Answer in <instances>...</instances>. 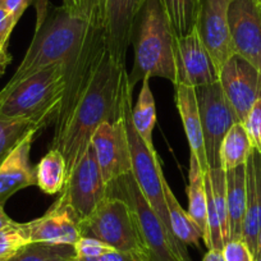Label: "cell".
Returning a JSON list of instances; mask_svg holds the SVG:
<instances>
[{
	"label": "cell",
	"mask_w": 261,
	"mask_h": 261,
	"mask_svg": "<svg viewBox=\"0 0 261 261\" xmlns=\"http://www.w3.org/2000/svg\"><path fill=\"white\" fill-rule=\"evenodd\" d=\"M127 79L125 65L110 54L105 29L90 22L81 44L65 62L64 92L50 144V149L64 156L67 177L90 147L99 125L120 118Z\"/></svg>",
	"instance_id": "1"
},
{
	"label": "cell",
	"mask_w": 261,
	"mask_h": 261,
	"mask_svg": "<svg viewBox=\"0 0 261 261\" xmlns=\"http://www.w3.org/2000/svg\"><path fill=\"white\" fill-rule=\"evenodd\" d=\"M36 27L26 55L3 89H11L32 74L58 63H65L89 30L86 16L64 6L55 7L49 0H37Z\"/></svg>",
	"instance_id": "2"
},
{
	"label": "cell",
	"mask_w": 261,
	"mask_h": 261,
	"mask_svg": "<svg viewBox=\"0 0 261 261\" xmlns=\"http://www.w3.org/2000/svg\"><path fill=\"white\" fill-rule=\"evenodd\" d=\"M175 37L162 0H144L130 35L135 62L128 77L132 89L145 79L154 77L175 85Z\"/></svg>",
	"instance_id": "3"
},
{
	"label": "cell",
	"mask_w": 261,
	"mask_h": 261,
	"mask_svg": "<svg viewBox=\"0 0 261 261\" xmlns=\"http://www.w3.org/2000/svg\"><path fill=\"white\" fill-rule=\"evenodd\" d=\"M65 86V63L50 65L0 91V119L55 123Z\"/></svg>",
	"instance_id": "4"
},
{
	"label": "cell",
	"mask_w": 261,
	"mask_h": 261,
	"mask_svg": "<svg viewBox=\"0 0 261 261\" xmlns=\"http://www.w3.org/2000/svg\"><path fill=\"white\" fill-rule=\"evenodd\" d=\"M108 193L122 197L136 217L150 261H192L186 245L174 237L147 202L134 174H125L108 186Z\"/></svg>",
	"instance_id": "5"
},
{
	"label": "cell",
	"mask_w": 261,
	"mask_h": 261,
	"mask_svg": "<svg viewBox=\"0 0 261 261\" xmlns=\"http://www.w3.org/2000/svg\"><path fill=\"white\" fill-rule=\"evenodd\" d=\"M132 92H134V89L130 87L129 77H128L123 87L120 115L124 122L128 144H129L132 174L146 197L147 202L156 212L165 227L172 232L164 190H163L164 173L162 169V163L158 156V152L155 151V147L147 146L146 142L141 139L135 128L134 122H132V108H134L132 107Z\"/></svg>",
	"instance_id": "6"
},
{
	"label": "cell",
	"mask_w": 261,
	"mask_h": 261,
	"mask_svg": "<svg viewBox=\"0 0 261 261\" xmlns=\"http://www.w3.org/2000/svg\"><path fill=\"white\" fill-rule=\"evenodd\" d=\"M80 225L85 237L96 238L120 252L149 256L136 217L122 197L108 193L107 199Z\"/></svg>",
	"instance_id": "7"
},
{
	"label": "cell",
	"mask_w": 261,
	"mask_h": 261,
	"mask_svg": "<svg viewBox=\"0 0 261 261\" xmlns=\"http://www.w3.org/2000/svg\"><path fill=\"white\" fill-rule=\"evenodd\" d=\"M107 196L108 186L102 179L94 147L90 145L73 172L67 177L57 200L68 207L81 224L99 207Z\"/></svg>",
	"instance_id": "8"
},
{
	"label": "cell",
	"mask_w": 261,
	"mask_h": 261,
	"mask_svg": "<svg viewBox=\"0 0 261 261\" xmlns=\"http://www.w3.org/2000/svg\"><path fill=\"white\" fill-rule=\"evenodd\" d=\"M196 99L201 118L207 164L210 169L220 168V146L234 123L240 122L223 92L219 81L196 87Z\"/></svg>",
	"instance_id": "9"
},
{
	"label": "cell",
	"mask_w": 261,
	"mask_h": 261,
	"mask_svg": "<svg viewBox=\"0 0 261 261\" xmlns=\"http://www.w3.org/2000/svg\"><path fill=\"white\" fill-rule=\"evenodd\" d=\"M91 146L107 186L132 173L129 144L122 115L115 122H104L99 125L92 136Z\"/></svg>",
	"instance_id": "10"
},
{
	"label": "cell",
	"mask_w": 261,
	"mask_h": 261,
	"mask_svg": "<svg viewBox=\"0 0 261 261\" xmlns=\"http://www.w3.org/2000/svg\"><path fill=\"white\" fill-rule=\"evenodd\" d=\"M219 84L241 123L258 99H261V73L240 57L233 54L219 71Z\"/></svg>",
	"instance_id": "11"
},
{
	"label": "cell",
	"mask_w": 261,
	"mask_h": 261,
	"mask_svg": "<svg viewBox=\"0 0 261 261\" xmlns=\"http://www.w3.org/2000/svg\"><path fill=\"white\" fill-rule=\"evenodd\" d=\"M228 22L234 54L261 73V4L258 0H232Z\"/></svg>",
	"instance_id": "12"
},
{
	"label": "cell",
	"mask_w": 261,
	"mask_h": 261,
	"mask_svg": "<svg viewBox=\"0 0 261 261\" xmlns=\"http://www.w3.org/2000/svg\"><path fill=\"white\" fill-rule=\"evenodd\" d=\"M230 3L232 0H200L195 24L218 72L234 54L228 22Z\"/></svg>",
	"instance_id": "13"
},
{
	"label": "cell",
	"mask_w": 261,
	"mask_h": 261,
	"mask_svg": "<svg viewBox=\"0 0 261 261\" xmlns=\"http://www.w3.org/2000/svg\"><path fill=\"white\" fill-rule=\"evenodd\" d=\"M174 54L175 85H187L196 89L219 81V72L196 29L185 36L175 37Z\"/></svg>",
	"instance_id": "14"
},
{
	"label": "cell",
	"mask_w": 261,
	"mask_h": 261,
	"mask_svg": "<svg viewBox=\"0 0 261 261\" xmlns=\"http://www.w3.org/2000/svg\"><path fill=\"white\" fill-rule=\"evenodd\" d=\"M22 224L30 242L74 246L82 237L81 225L76 215L58 200L42 217Z\"/></svg>",
	"instance_id": "15"
},
{
	"label": "cell",
	"mask_w": 261,
	"mask_h": 261,
	"mask_svg": "<svg viewBox=\"0 0 261 261\" xmlns=\"http://www.w3.org/2000/svg\"><path fill=\"white\" fill-rule=\"evenodd\" d=\"M40 130L32 129L26 135L0 164V205L18 191L36 185V173L30 162L32 142Z\"/></svg>",
	"instance_id": "16"
},
{
	"label": "cell",
	"mask_w": 261,
	"mask_h": 261,
	"mask_svg": "<svg viewBox=\"0 0 261 261\" xmlns=\"http://www.w3.org/2000/svg\"><path fill=\"white\" fill-rule=\"evenodd\" d=\"M142 3L144 0H107L104 27L108 47L120 65H125L132 27Z\"/></svg>",
	"instance_id": "17"
},
{
	"label": "cell",
	"mask_w": 261,
	"mask_h": 261,
	"mask_svg": "<svg viewBox=\"0 0 261 261\" xmlns=\"http://www.w3.org/2000/svg\"><path fill=\"white\" fill-rule=\"evenodd\" d=\"M174 89L175 107H177L183 128H185L186 137L190 146V154L195 155L201 165L202 172L207 173L210 168L207 164L201 118H200L199 107H197L195 87L178 84L174 85Z\"/></svg>",
	"instance_id": "18"
},
{
	"label": "cell",
	"mask_w": 261,
	"mask_h": 261,
	"mask_svg": "<svg viewBox=\"0 0 261 261\" xmlns=\"http://www.w3.org/2000/svg\"><path fill=\"white\" fill-rule=\"evenodd\" d=\"M261 229V152L255 149L246 163V214L242 240L253 257Z\"/></svg>",
	"instance_id": "19"
},
{
	"label": "cell",
	"mask_w": 261,
	"mask_h": 261,
	"mask_svg": "<svg viewBox=\"0 0 261 261\" xmlns=\"http://www.w3.org/2000/svg\"><path fill=\"white\" fill-rule=\"evenodd\" d=\"M229 241L242 240L246 214V164L225 172Z\"/></svg>",
	"instance_id": "20"
},
{
	"label": "cell",
	"mask_w": 261,
	"mask_h": 261,
	"mask_svg": "<svg viewBox=\"0 0 261 261\" xmlns=\"http://www.w3.org/2000/svg\"><path fill=\"white\" fill-rule=\"evenodd\" d=\"M205 173L195 155L190 154V170H188L187 199L188 215L197 224L202 233V240H207V199L204 180Z\"/></svg>",
	"instance_id": "21"
},
{
	"label": "cell",
	"mask_w": 261,
	"mask_h": 261,
	"mask_svg": "<svg viewBox=\"0 0 261 261\" xmlns=\"http://www.w3.org/2000/svg\"><path fill=\"white\" fill-rule=\"evenodd\" d=\"M163 190H164L165 202H167L168 217H169L170 227H172L174 237L183 245H192L197 247L200 241L202 240L201 230L193 222L192 218L188 215V213L180 206L179 201L173 193L170 186L168 185L165 177L163 179Z\"/></svg>",
	"instance_id": "22"
},
{
	"label": "cell",
	"mask_w": 261,
	"mask_h": 261,
	"mask_svg": "<svg viewBox=\"0 0 261 261\" xmlns=\"http://www.w3.org/2000/svg\"><path fill=\"white\" fill-rule=\"evenodd\" d=\"M253 147L241 122L234 123L220 146V168L224 172L247 163Z\"/></svg>",
	"instance_id": "23"
},
{
	"label": "cell",
	"mask_w": 261,
	"mask_h": 261,
	"mask_svg": "<svg viewBox=\"0 0 261 261\" xmlns=\"http://www.w3.org/2000/svg\"><path fill=\"white\" fill-rule=\"evenodd\" d=\"M36 186L46 195H57L67 179V164L62 152L50 149L35 167Z\"/></svg>",
	"instance_id": "24"
},
{
	"label": "cell",
	"mask_w": 261,
	"mask_h": 261,
	"mask_svg": "<svg viewBox=\"0 0 261 261\" xmlns=\"http://www.w3.org/2000/svg\"><path fill=\"white\" fill-rule=\"evenodd\" d=\"M150 80L151 79H145L141 82L139 100L135 108H132V122L137 134L146 142L147 146L154 147L152 132L156 124V105L150 86Z\"/></svg>",
	"instance_id": "25"
},
{
	"label": "cell",
	"mask_w": 261,
	"mask_h": 261,
	"mask_svg": "<svg viewBox=\"0 0 261 261\" xmlns=\"http://www.w3.org/2000/svg\"><path fill=\"white\" fill-rule=\"evenodd\" d=\"M175 36L182 37L195 29L200 0H162Z\"/></svg>",
	"instance_id": "26"
},
{
	"label": "cell",
	"mask_w": 261,
	"mask_h": 261,
	"mask_svg": "<svg viewBox=\"0 0 261 261\" xmlns=\"http://www.w3.org/2000/svg\"><path fill=\"white\" fill-rule=\"evenodd\" d=\"M46 125L49 123L44 120L0 119V164L29 132L41 130Z\"/></svg>",
	"instance_id": "27"
},
{
	"label": "cell",
	"mask_w": 261,
	"mask_h": 261,
	"mask_svg": "<svg viewBox=\"0 0 261 261\" xmlns=\"http://www.w3.org/2000/svg\"><path fill=\"white\" fill-rule=\"evenodd\" d=\"M74 258V246L31 242L7 261H72Z\"/></svg>",
	"instance_id": "28"
},
{
	"label": "cell",
	"mask_w": 261,
	"mask_h": 261,
	"mask_svg": "<svg viewBox=\"0 0 261 261\" xmlns=\"http://www.w3.org/2000/svg\"><path fill=\"white\" fill-rule=\"evenodd\" d=\"M209 177L210 183H212L215 207H217L218 217H219L220 220L223 240H224V243L227 245V243L229 242V219H228L225 172L222 168H213V169H209Z\"/></svg>",
	"instance_id": "29"
},
{
	"label": "cell",
	"mask_w": 261,
	"mask_h": 261,
	"mask_svg": "<svg viewBox=\"0 0 261 261\" xmlns=\"http://www.w3.org/2000/svg\"><path fill=\"white\" fill-rule=\"evenodd\" d=\"M29 243L31 242L22 223L13 222L8 227L0 229V261L13 257Z\"/></svg>",
	"instance_id": "30"
},
{
	"label": "cell",
	"mask_w": 261,
	"mask_h": 261,
	"mask_svg": "<svg viewBox=\"0 0 261 261\" xmlns=\"http://www.w3.org/2000/svg\"><path fill=\"white\" fill-rule=\"evenodd\" d=\"M242 124L253 149L261 152V99L253 104Z\"/></svg>",
	"instance_id": "31"
},
{
	"label": "cell",
	"mask_w": 261,
	"mask_h": 261,
	"mask_svg": "<svg viewBox=\"0 0 261 261\" xmlns=\"http://www.w3.org/2000/svg\"><path fill=\"white\" fill-rule=\"evenodd\" d=\"M77 258H87V257H100V256L109 253L114 251V248L110 247L107 243L96 240L92 237H85L82 236L74 245Z\"/></svg>",
	"instance_id": "32"
},
{
	"label": "cell",
	"mask_w": 261,
	"mask_h": 261,
	"mask_svg": "<svg viewBox=\"0 0 261 261\" xmlns=\"http://www.w3.org/2000/svg\"><path fill=\"white\" fill-rule=\"evenodd\" d=\"M225 261H255L252 252L243 240L229 241L223 248Z\"/></svg>",
	"instance_id": "33"
},
{
	"label": "cell",
	"mask_w": 261,
	"mask_h": 261,
	"mask_svg": "<svg viewBox=\"0 0 261 261\" xmlns=\"http://www.w3.org/2000/svg\"><path fill=\"white\" fill-rule=\"evenodd\" d=\"M105 13H107V0H86L85 2V16L91 23L104 27Z\"/></svg>",
	"instance_id": "34"
},
{
	"label": "cell",
	"mask_w": 261,
	"mask_h": 261,
	"mask_svg": "<svg viewBox=\"0 0 261 261\" xmlns=\"http://www.w3.org/2000/svg\"><path fill=\"white\" fill-rule=\"evenodd\" d=\"M76 261H150L149 256L144 253L120 252V251H112L109 253L100 256V257H87V258H74Z\"/></svg>",
	"instance_id": "35"
},
{
	"label": "cell",
	"mask_w": 261,
	"mask_h": 261,
	"mask_svg": "<svg viewBox=\"0 0 261 261\" xmlns=\"http://www.w3.org/2000/svg\"><path fill=\"white\" fill-rule=\"evenodd\" d=\"M18 22L4 7L0 6V47H8L9 37Z\"/></svg>",
	"instance_id": "36"
},
{
	"label": "cell",
	"mask_w": 261,
	"mask_h": 261,
	"mask_svg": "<svg viewBox=\"0 0 261 261\" xmlns=\"http://www.w3.org/2000/svg\"><path fill=\"white\" fill-rule=\"evenodd\" d=\"M36 2L37 0H0V6L4 7L11 14H13L16 21L18 22L26 9Z\"/></svg>",
	"instance_id": "37"
},
{
	"label": "cell",
	"mask_w": 261,
	"mask_h": 261,
	"mask_svg": "<svg viewBox=\"0 0 261 261\" xmlns=\"http://www.w3.org/2000/svg\"><path fill=\"white\" fill-rule=\"evenodd\" d=\"M85 2L86 0H63V6L73 12H79L85 16Z\"/></svg>",
	"instance_id": "38"
},
{
	"label": "cell",
	"mask_w": 261,
	"mask_h": 261,
	"mask_svg": "<svg viewBox=\"0 0 261 261\" xmlns=\"http://www.w3.org/2000/svg\"><path fill=\"white\" fill-rule=\"evenodd\" d=\"M12 62V55L9 54L8 47H0V76L4 74L6 68Z\"/></svg>",
	"instance_id": "39"
},
{
	"label": "cell",
	"mask_w": 261,
	"mask_h": 261,
	"mask_svg": "<svg viewBox=\"0 0 261 261\" xmlns=\"http://www.w3.org/2000/svg\"><path fill=\"white\" fill-rule=\"evenodd\" d=\"M202 261H225L223 256V251L219 250H209L205 253Z\"/></svg>",
	"instance_id": "40"
},
{
	"label": "cell",
	"mask_w": 261,
	"mask_h": 261,
	"mask_svg": "<svg viewBox=\"0 0 261 261\" xmlns=\"http://www.w3.org/2000/svg\"><path fill=\"white\" fill-rule=\"evenodd\" d=\"M12 223H13V220L6 214L3 205H0V229L8 227V225H11Z\"/></svg>",
	"instance_id": "41"
},
{
	"label": "cell",
	"mask_w": 261,
	"mask_h": 261,
	"mask_svg": "<svg viewBox=\"0 0 261 261\" xmlns=\"http://www.w3.org/2000/svg\"><path fill=\"white\" fill-rule=\"evenodd\" d=\"M258 256H261V229H260V233H258V237H257V248H256L255 258L258 257Z\"/></svg>",
	"instance_id": "42"
},
{
	"label": "cell",
	"mask_w": 261,
	"mask_h": 261,
	"mask_svg": "<svg viewBox=\"0 0 261 261\" xmlns=\"http://www.w3.org/2000/svg\"><path fill=\"white\" fill-rule=\"evenodd\" d=\"M255 261H261V256H258V257H256Z\"/></svg>",
	"instance_id": "43"
},
{
	"label": "cell",
	"mask_w": 261,
	"mask_h": 261,
	"mask_svg": "<svg viewBox=\"0 0 261 261\" xmlns=\"http://www.w3.org/2000/svg\"><path fill=\"white\" fill-rule=\"evenodd\" d=\"M258 2H260V4H261V0H258Z\"/></svg>",
	"instance_id": "44"
},
{
	"label": "cell",
	"mask_w": 261,
	"mask_h": 261,
	"mask_svg": "<svg viewBox=\"0 0 261 261\" xmlns=\"http://www.w3.org/2000/svg\"><path fill=\"white\" fill-rule=\"evenodd\" d=\"M72 261H76V260H72Z\"/></svg>",
	"instance_id": "45"
}]
</instances>
